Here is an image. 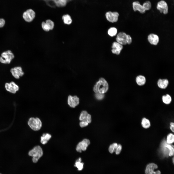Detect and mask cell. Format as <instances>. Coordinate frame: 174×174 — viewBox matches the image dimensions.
Masks as SVG:
<instances>
[{
    "label": "cell",
    "mask_w": 174,
    "mask_h": 174,
    "mask_svg": "<svg viewBox=\"0 0 174 174\" xmlns=\"http://www.w3.org/2000/svg\"><path fill=\"white\" fill-rule=\"evenodd\" d=\"M108 89V85L106 80L103 78H100L94 86V91L96 93L104 94Z\"/></svg>",
    "instance_id": "obj_1"
},
{
    "label": "cell",
    "mask_w": 174,
    "mask_h": 174,
    "mask_svg": "<svg viewBox=\"0 0 174 174\" xmlns=\"http://www.w3.org/2000/svg\"><path fill=\"white\" fill-rule=\"evenodd\" d=\"M29 155L33 157L32 161L34 163L37 162L43 154V151L41 147L39 145L35 147L30 151Z\"/></svg>",
    "instance_id": "obj_2"
},
{
    "label": "cell",
    "mask_w": 174,
    "mask_h": 174,
    "mask_svg": "<svg viewBox=\"0 0 174 174\" xmlns=\"http://www.w3.org/2000/svg\"><path fill=\"white\" fill-rule=\"evenodd\" d=\"M14 57V55L11 51H6L1 54L0 57V62L4 64H9Z\"/></svg>",
    "instance_id": "obj_3"
},
{
    "label": "cell",
    "mask_w": 174,
    "mask_h": 174,
    "mask_svg": "<svg viewBox=\"0 0 174 174\" xmlns=\"http://www.w3.org/2000/svg\"><path fill=\"white\" fill-rule=\"evenodd\" d=\"M28 124L30 127L35 131L39 130L42 126V123L41 120L37 117L30 118L28 121Z\"/></svg>",
    "instance_id": "obj_4"
},
{
    "label": "cell",
    "mask_w": 174,
    "mask_h": 174,
    "mask_svg": "<svg viewBox=\"0 0 174 174\" xmlns=\"http://www.w3.org/2000/svg\"><path fill=\"white\" fill-rule=\"evenodd\" d=\"M119 14L117 11H108L105 14V16L107 20L111 23L117 22L118 21Z\"/></svg>",
    "instance_id": "obj_5"
},
{
    "label": "cell",
    "mask_w": 174,
    "mask_h": 174,
    "mask_svg": "<svg viewBox=\"0 0 174 174\" xmlns=\"http://www.w3.org/2000/svg\"><path fill=\"white\" fill-rule=\"evenodd\" d=\"M35 15L36 14L34 11L31 9H29L24 12L22 17L26 22H30L35 18Z\"/></svg>",
    "instance_id": "obj_6"
},
{
    "label": "cell",
    "mask_w": 174,
    "mask_h": 174,
    "mask_svg": "<svg viewBox=\"0 0 174 174\" xmlns=\"http://www.w3.org/2000/svg\"><path fill=\"white\" fill-rule=\"evenodd\" d=\"M156 8L161 13L166 14L168 13V6L164 0H162L159 1L157 3Z\"/></svg>",
    "instance_id": "obj_7"
},
{
    "label": "cell",
    "mask_w": 174,
    "mask_h": 174,
    "mask_svg": "<svg viewBox=\"0 0 174 174\" xmlns=\"http://www.w3.org/2000/svg\"><path fill=\"white\" fill-rule=\"evenodd\" d=\"M89 140L87 139H84L77 144L76 150L78 152H81L82 151H85L88 146L90 144Z\"/></svg>",
    "instance_id": "obj_8"
},
{
    "label": "cell",
    "mask_w": 174,
    "mask_h": 174,
    "mask_svg": "<svg viewBox=\"0 0 174 174\" xmlns=\"http://www.w3.org/2000/svg\"><path fill=\"white\" fill-rule=\"evenodd\" d=\"M10 71L12 75L17 79H19L24 74L22 67L19 66H16L12 68Z\"/></svg>",
    "instance_id": "obj_9"
},
{
    "label": "cell",
    "mask_w": 174,
    "mask_h": 174,
    "mask_svg": "<svg viewBox=\"0 0 174 174\" xmlns=\"http://www.w3.org/2000/svg\"><path fill=\"white\" fill-rule=\"evenodd\" d=\"M5 87L7 91L13 94L15 93L19 89V86L13 81L6 83Z\"/></svg>",
    "instance_id": "obj_10"
},
{
    "label": "cell",
    "mask_w": 174,
    "mask_h": 174,
    "mask_svg": "<svg viewBox=\"0 0 174 174\" xmlns=\"http://www.w3.org/2000/svg\"><path fill=\"white\" fill-rule=\"evenodd\" d=\"M158 168L157 166L154 163H150L146 166L145 170L146 174H161L159 170L155 171V170Z\"/></svg>",
    "instance_id": "obj_11"
},
{
    "label": "cell",
    "mask_w": 174,
    "mask_h": 174,
    "mask_svg": "<svg viewBox=\"0 0 174 174\" xmlns=\"http://www.w3.org/2000/svg\"><path fill=\"white\" fill-rule=\"evenodd\" d=\"M67 102L70 107L74 108L79 104V99L76 95L72 96L69 95L68 97Z\"/></svg>",
    "instance_id": "obj_12"
},
{
    "label": "cell",
    "mask_w": 174,
    "mask_h": 174,
    "mask_svg": "<svg viewBox=\"0 0 174 174\" xmlns=\"http://www.w3.org/2000/svg\"><path fill=\"white\" fill-rule=\"evenodd\" d=\"M127 34L124 32H120L117 35L116 38V42L122 45L127 44L126 37Z\"/></svg>",
    "instance_id": "obj_13"
},
{
    "label": "cell",
    "mask_w": 174,
    "mask_h": 174,
    "mask_svg": "<svg viewBox=\"0 0 174 174\" xmlns=\"http://www.w3.org/2000/svg\"><path fill=\"white\" fill-rule=\"evenodd\" d=\"M111 51L112 53L117 55L119 54L123 48V46L116 42L113 43L112 46Z\"/></svg>",
    "instance_id": "obj_14"
},
{
    "label": "cell",
    "mask_w": 174,
    "mask_h": 174,
    "mask_svg": "<svg viewBox=\"0 0 174 174\" xmlns=\"http://www.w3.org/2000/svg\"><path fill=\"white\" fill-rule=\"evenodd\" d=\"M132 7L134 11H138L141 14L145 13L146 11L142 5L138 1H135L132 3Z\"/></svg>",
    "instance_id": "obj_15"
},
{
    "label": "cell",
    "mask_w": 174,
    "mask_h": 174,
    "mask_svg": "<svg viewBox=\"0 0 174 174\" xmlns=\"http://www.w3.org/2000/svg\"><path fill=\"white\" fill-rule=\"evenodd\" d=\"M147 39L148 42L151 44L157 45L159 42V38L156 34L152 33L148 36Z\"/></svg>",
    "instance_id": "obj_16"
},
{
    "label": "cell",
    "mask_w": 174,
    "mask_h": 174,
    "mask_svg": "<svg viewBox=\"0 0 174 174\" xmlns=\"http://www.w3.org/2000/svg\"><path fill=\"white\" fill-rule=\"evenodd\" d=\"M168 81L167 79H159L158 81L157 84L158 87L161 88H166L168 84Z\"/></svg>",
    "instance_id": "obj_17"
},
{
    "label": "cell",
    "mask_w": 174,
    "mask_h": 174,
    "mask_svg": "<svg viewBox=\"0 0 174 174\" xmlns=\"http://www.w3.org/2000/svg\"><path fill=\"white\" fill-rule=\"evenodd\" d=\"M51 135L48 133H44L41 137V142L43 144H46L51 137Z\"/></svg>",
    "instance_id": "obj_18"
},
{
    "label": "cell",
    "mask_w": 174,
    "mask_h": 174,
    "mask_svg": "<svg viewBox=\"0 0 174 174\" xmlns=\"http://www.w3.org/2000/svg\"><path fill=\"white\" fill-rule=\"evenodd\" d=\"M167 142L165 140L163 141L161 145V149L162 153L163 155L166 157L168 156L169 153V150L166 146Z\"/></svg>",
    "instance_id": "obj_19"
},
{
    "label": "cell",
    "mask_w": 174,
    "mask_h": 174,
    "mask_svg": "<svg viewBox=\"0 0 174 174\" xmlns=\"http://www.w3.org/2000/svg\"><path fill=\"white\" fill-rule=\"evenodd\" d=\"M136 81L137 84L138 85L142 86L145 84L146 81V79L144 76L142 75H139L137 77Z\"/></svg>",
    "instance_id": "obj_20"
},
{
    "label": "cell",
    "mask_w": 174,
    "mask_h": 174,
    "mask_svg": "<svg viewBox=\"0 0 174 174\" xmlns=\"http://www.w3.org/2000/svg\"><path fill=\"white\" fill-rule=\"evenodd\" d=\"M57 6L58 7H63L66 6L67 4V0H52Z\"/></svg>",
    "instance_id": "obj_21"
},
{
    "label": "cell",
    "mask_w": 174,
    "mask_h": 174,
    "mask_svg": "<svg viewBox=\"0 0 174 174\" xmlns=\"http://www.w3.org/2000/svg\"><path fill=\"white\" fill-rule=\"evenodd\" d=\"M62 19L64 23L67 24L69 25L72 22V19L71 16L68 14L63 15L62 16Z\"/></svg>",
    "instance_id": "obj_22"
},
{
    "label": "cell",
    "mask_w": 174,
    "mask_h": 174,
    "mask_svg": "<svg viewBox=\"0 0 174 174\" xmlns=\"http://www.w3.org/2000/svg\"><path fill=\"white\" fill-rule=\"evenodd\" d=\"M81 158H79L77 159L76 161L74 166L76 167L79 171L82 170L83 167L84 163L81 162Z\"/></svg>",
    "instance_id": "obj_23"
},
{
    "label": "cell",
    "mask_w": 174,
    "mask_h": 174,
    "mask_svg": "<svg viewBox=\"0 0 174 174\" xmlns=\"http://www.w3.org/2000/svg\"><path fill=\"white\" fill-rule=\"evenodd\" d=\"M141 125L143 128L147 129L150 126V123L149 120L145 118H143L142 120Z\"/></svg>",
    "instance_id": "obj_24"
},
{
    "label": "cell",
    "mask_w": 174,
    "mask_h": 174,
    "mask_svg": "<svg viewBox=\"0 0 174 174\" xmlns=\"http://www.w3.org/2000/svg\"><path fill=\"white\" fill-rule=\"evenodd\" d=\"M117 33V29L115 27H111L108 29V35L111 37L116 36Z\"/></svg>",
    "instance_id": "obj_25"
},
{
    "label": "cell",
    "mask_w": 174,
    "mask_h": 174,
    "mask_svg": "<svg viewBox=\"0 0 174 174\" xmlns=\"http://www.w3.org/2000/svg\"><path fill=\"white\" fill-rule=\"evenodd\" d=\"M162 100L163 102L167 104H170L172 100L171 97L168 94H167L166 95L163 96L162 97Z\"/></svg>",
    "instance_id": "obj_26"
},
{
    "label": "cell",
    "mask_w": 174,
    "mask_h": 174,
    "mask_svg": "<svg viewBox=\"0 0 174 174\" xmlns=\"http://www.w3.org/2000/svg\"><path fill=\"white\" fill-rule=\"evenodd\" d=\"M88 114L87 112L86 111H82L79 117L80 120L81 121H87V116Z\"/></svg>",
    "instance_id": "obj_27"
},
{
    "label": "cell",
    "mask_w": 174,
    "mask_h": 174,
    "mask_svg": "<svg viewBox=\"0 0 174 174\" xmlns=\"http://www.w3.org/2000/svg\"><path fill=\"white\" fill-rule=\"evenodd\" d=\"M174 141V135L172 133H170L167 135L166 142L168 144H171L173 143Z\"/></svg>",
    "instance_id": "obj_28"
},
{
    "label": "cell",
    "mask_w": 174,
    "mask_h": 174,
    "mask_svg": "<svg viewBox=\"0 0 174 174\" xmlns=\"http://www.w3.org/2000/svg\"><path fill=\"white\" fill-rule=\"evenodd\" d=\"M117 145V144L116 143H114L110 145L109 148V151L110 153H112L115 152Z\"/></svg>",
    "instance_id": "obj_29"
},
{
    "label": "cell",
    "mask_w": 174,
    "mask_h": 174,
    "mask_svg": "<svg viewBox=\"0 0 174 174\" xmlns=\"http://www.w3.org/2000/svg\"><path fill=\"white\" fill-rule=\"evenodd\" d=\"M166 146L168 148L169 150L168 156H171L174 155V148L173 145L167 143L166 145Z\"/></svg>",
    "instance_id": "obj_30"
},
{
    "label": "cell",
    "mask_w": 174,
    "mask_h": 174,
    "mask_svg": "<svg viewBox=\"0 0 174 174\" xmlns=\"http://www.w3.org/2000/svg\"><path fill=\"white\" fill-rule=\"evenodd\" d=\"M142 5L146 11L150 10L151 8V4L149 1H147L145 2Z\"/></svg>",
    "instance_id": "obj_31"
},
{
    "label": "cell",
    "mask_w": 174,
    "mask_h": 174,
    "mask_svg": "<svg viewBox=\"0 0 174 174\" xmlns=\"http://www.w3.org/2000/svg\"><path fill=\"white\" fill-rule=\"evenodd\" d=\"M45 22L48 26L50 30L54 28V22L50 19L47 20Z\"/></svg>",
    "instance_id": "obj_32"
},
{
    "label": "cell",
    "mask_w": 174,
    "mask_h": 174,
    "mask_svg": "<svg viewBox=\"0 0 174 174\" xmlns=\"http://www.w3.org/2000/svg\"><path fill=\"white\" fill-rule=\"evenodd\" d=\"M42 26L43 29L45 31H49L50 30L48 26L46 23L44 22H42Z\"/></svg>",
    "instance_id": "obj_33"
},
{
    "label": "cell",
    "mask_w": 174,
    "mask_h": 174,
    "mask_svg": "<svg viewBox=\"0 0 174 174\" xmlns=\"http://www.w3.org/2000/svg\"><path fill=\"white\" fill-rule=\"evenodd\" d=\"M95 97L96 98L99 100L102 99L104 97L103 94L100 93H96L95 94Z\"/></svg>",
    "instance_id": "obj_34"
},
{
    "label": "cell",
    "mask_w": 174,
    "mask_h": 174,
    "mask_svg": "<svg viewBox=\"0 0 174 174\" xmlns=\"http://www.w3.org/2000/svg\"><path fill=\"white\" fill-rule=\"evenodd\" d=\"M122 149V146L120 144L118 145L115 152L116 154L117 155L119 154L120 153Z\"/></svg>",
    "instance_id": "obj_35"
},
{
    "label": "cell",
    "mask_w": 174,
    "mask_h": 174,
    "mask_svg": "<svg viewBox=\"0 0 174 174\" xmlns=\"http://www.w3.org/2000/svg\"><path fill=\"white\" fill-rule=\"evenodd\" d=\"M80 125L81 127H84L87 126L88 123L86 121H81L80 123Z\"/></svg>",
    "instance_id": "obj_36"
},
{
    "label": "cell",
    "mask_w": 174,
    "mask_h": 174,
    "mask_svg": "<svg viewBox=\"0 0 174 174\" xmlns=\"http://www.w3.org/2000/svg\"><path fill=\"white\" fill-rule=\"evenodd\" d=\"M132 39L131 36L127 34L126 37V42L127 44H130L132 43Z\"/></svg>",
    "instance_id": "obj_37"
},
{
    "label": "cell",
    "mask_w": 174,
    "mask_h": 174,
    "mask_svg": "<svg viewBox=\"0 0 174 174\" xmlns=\"http://www.w3.org/2000/svg\"><path fill=\"white\" fill-rule=\"evenodd\" d=\"M5 21L4 19L3 18H0V28L3 27L5 25Z\"/></svg>",
    "instance_id": "obj_38"
},
{
    "label": "cell",
    "mask_w": 174,
    "mask_h": 174,
    "mask_svg": "<svg viewBox=\"0 0 174 174\" xmlns=\"http://www.w3.org/2000/svg\"><path fill=\"white\" fill-rule=\"evenodd\" d=\"M87 121L88 123H90L91 122V115L88 114L87 116Z\"/></svg>",
    "instance_id": "obj_39"
},
{
    "label": "cell",
    "mask_w": 174,
    "mask_h": 174,
    "mask_svg": "<svg viewBox=\"0 0 174 174\" xmlns=\"http://www.w3.org/2000/svg\"><path fill=\"white\" fill-rule=\"evenodd\" d=\"M170 128L173 132H174V123L173 122L170 123Z\"/></svg>",
    "instance_id": "obj_40"
},
{
    "label": "cell",
    "mask_w": 174,
    "mask_h": 174,
    "mask_svg": "<svg viewBox=\"0 0 174 174\" xmlns=\"http://www.w3.org/2000/svg\"><path fill=\"white\" fill-rule=\"evenodd\" d=\"M173 163H174V158H173Z\"/></svg>",
    "instance_id": "obj_41"
},
{
    "label": "cell",
    "mask_w": 174,
    "mask_h": 174,
    "mask_svg": "<svg viewBox=\"0 0 174 174\" xmlns=\"http://www.w3.org/2000/svg\"></svg>",
    "instance_id": "obj_42"
}]
</instances>
